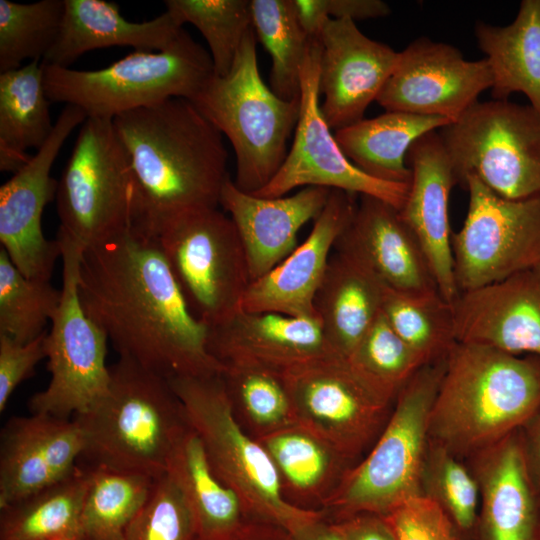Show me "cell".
Returning <instances> with one entry per match:
<instances>
[{
    "label": "cell",
    "instance_id": "cell-1",
    "mask_svg": "<svg viewBox=\"0 0 540 540\" xmlns=\"http://www.w3.org/2000/svg\"><path fill=\"white\" fill-rule=\"evenodd\" d=\"M78 290L84 311L119 357L168 379L225 371L209 352V328L190 310L156 236L132 226L86 248Z\"/></svg>",
    "mask_w": 540,
    "mask_h": 540
},
{
    "label": "cell",
    "instance_id": "cell-2",
    "mask_svg": "<svg viewBox=\"0 0 540 540\" xmlns=\"http://www.w3.org/2000/svg\"><path fill=\"white\" fill-rule=\"evenodd\" d=\"M112 121L134 178L133 227L157 236L179 215L217 208L228 153L223 134L191 101L170 98Z\"/></svg>",
    "mask_w": 540,
    "mask_h": 540
},
{
    "label": "cell",
    "instance_id": "cell-3",
    "mask_svg": "<svg viewBox=\"0 0 540 540\" xmlns=\"http://www.w3.org/2000/svg\"><path fill=\"white\" fill-rule=\"evenodd\" d=\"M539 407L540 357L455 341L431 407L429 442L466 461L520 429Z\"/></svg>",
    "mask_w": 540,
    "mask_h": 540
},
{
    "label": "cell",
    "instance_id": "cell-4",
    "mask_svg": "<svg viewBox=\"0 0 540 540\" xmlns=\"http://www.w3.org/2000/svg\"><path fill=\"white\" fill-rule=\"evenodd\" d=\"M105 394L73 417L84 438L86 466L158 479L189 428L183 405L165 376L119 357Z\"/></svg>",
    "mask_w": 540,
    "mask_h": 540
},
{
    "label": "cell",
    "instance_id": "cell-5",
    "mask_svg": "<svg viewBox=\"0 0 540 540\" xmlns=\"http://www.w3.org/2000/svg\"><path fill=\"white\" fill-rule=\"evenodd\" d=\"M445 357L422 366L401 389L380 435L321 510L326 520L334 522L360 512L385 516L422 495L429 415Z\"/></svg>",
    "mask_w": 540,
    "mask_h": 540
},
{
    "label": "cell",
    "instance_id": "cell-6",
    "mask_svg": "<svg viewBox=\"0 0 540 540\" xmlns=\"http://www.w3.org/2000/svg\"><path fill=\"white\" fill-rule=\"evenodd\" d=\"M256 43L251 28L230 72L214 75L191 101L229 139L236 159L233 182L248 194L264 188L282 166L301 105L300 99L280 98L264 83Z\"/></svg>",
    "mask_w": 540,
    "mask_h": 540
},
{
    "label": "cell",
    "instance_id": "cell-7",
    "mask_svg": "<svg viewBox=\"0 0 540 540\" xmlns=\"http://www.w3.org/2000/svg\"><path fill=\"white\" fill-rule=\"evenodd\" d=\"M51 102L111 119L170 98L193 101L215 75L210 53L182 29L161 51H137L98 70L42 64Z\"/></svg>",
    "mask_w": 540,
    "mask_h": 540
},
{
    "label": "cell",
    "instance_id": "cell-8",
    "mask_svg": "<svg viewBox=\"0 0 540 540\" xmlns=\"http://www.w3.org/2000/svg\"><path fill=\"white\" fill-rule=\"evenodd\" d=\"M169 381L213 471L239 496L252 520L291 532L322 515L286 501L273 461L235 416L221 374L176 376Z\"/></svg>",
    "mask_w": 540,
    "mask_h": 540
},
{
    "label": "cell",
    "instance_id": "cell-9",
    "mask_svg": "<svg viewBox=\"0 0 540 540\" xmlns=\"http://www.w3.org/2000/svg\"><path fill=\"white\" fill-rule=\"evenodd\" d=\"M58 235L83 250L131 228L135 186L111 119L87 117L58 181Z\"/></svg>",
    "mask_w": 540,
    "mask_h": 540
},
{
    "label": "cell",
    "instance_id": "cell-10",
    "mask_svg": "<svg viewBox=\"0 0 540 540\" xmlns=\"http://www.w3.org/2000/svg\"><path fill=\"white\" fill-rule=\"evenodd\" d=\"M439 134L457 185L473 176L507 199L540 195V112L531 105L478 101Z\"/></svg>",
    "mask_w": 540,
    "mask_h": 540
},
{
    "label": "cell",
    "instance_id": "cell-11",
    "mask_svg": "<svg viewBox=\"0 0 540 540\" xmlns=\"http://www.w3.org/2000/svg\"><path fill=\"white\" fill-rule=\"evenodd\" d=\"M156 237L190 310L208 328L241 309L251 279L231 218L217 208L190 211L165 224Z\"/></svg>",
    "mask_w": 540,
    "mask_h": 540
},
{
    "label": "cell",
    "instance_id": "cell-12",
    "mask_svg": "<svg viewBox=\"0 0 540 540\" xmlns=\"http://www.w3.org/2000/svg\"><path fill=\"white\" fill-rule=\"evenodd\" d=\"M63 262L60 304L46 334L47 387L28 401L30 413L69 419L89 410L106 392L108 337L86 314L78 290L80 246L57 236ZM72 417V418H73Z\"/></svg>",
    "mask_w": 540,
    "mask_h": 540
},
{
    "label": "cell",
    "instance_id": "cell-13",
    "mask_svg": "<svg viewBox=\"0 0 540 540\" xmlns=\"http://www.w3.org/2000/svg\"><path fill=\"white\" fill-rule=\"evenodd\" d=\"M467 215L452 233L454 276L459 293L502 281L540 262V195L507 199L476 177Z\"/></svg>",
    "mask_w": 540,
    "mask_h": 540
},
{
    "label": "cell",
    "instance_id": "cell-14",
    "mask_svg": "<svg viewBox=\"0 0 540 540\" xmlns=\"http://www.w3.org/2000/svg\"><path fill=\"white\" fill-rule=\"evenodd\" d=\"M282 376L297 424L355 464L380 435L394 404L374 390L342 356L317 360Z\"/></svg>",
    "mask_w": 540,
    "mask_h": 540
},
{
    "label": "cell",
    "instance_id": "cell-15",
    "mask_svg": "<svg viewBox=\"0 0 540 540\" xmlns=\"http://www.w3.org/2000/svg\"><path fill=\"white\" fill-rule=\"evenodd\" d=\"M321 52L319 39H312L301 70V105L293 143L272 180L252 195L276 198L299 187L317 186L376 197L400 210L409 184L381 181L358 169L324 120L319 105Z\"/></svg>",
    "mask_w": 540,
    "mask_h": 540
},
{
    "label": "cell",
    "instance_id": "cell-16",
    "mask_svg": "<svg viewBox=\"0 0 540 540\" xmlns=\"http://www.w3.org/2000/svg\"><path fill=\"white\" fill-rule=\"evenodd\" d=\"M86 119L81 108L66 105L44 145L0 188L1 247L27 278L50 281L61 256L58 241L43 234L42 214L57 193L58 181L50 176L53 163L67 137Z\"/></svg>",
    "mask_w": 540,
    "mask_h": 540
},
{
    "label": "cell",
    "instance_id": "cell-17",
    "mask_svg": "<svg viewBox=\"0 0 540 540\" xmlns=\"http://www.w3.org/2000/svg\"><path fill=\"white\" fill-rule=\"evenodd\" d=\"M492 83L485 58L468 60L453 45L419 37L399 52L376 101L386 111L438 116L453 123Z\"/></svg>",
    "mask_w": 540,
    "mask_h": 540
},
{
    "label": "cell",
    "instance_id": "cell-18",
    "mask_svg": "<svg viewBox=\"0 0 540 540\" xmlns=\"http://www.w3.org/2000/svg\"><path fill=\"white\" fill-rule=\"evenodd\" d=\"M319 90L324 120L339 130L364 118L390 77L399 52L363 34L356 23L329 19L323 27Z\"/></svg>",
    "mask_w": 540,
    "mask_h": 540
},
{
    "label": "cell",
    "instance_id": "cell-19",
    "mask_svg": "<svg viewBox=\"0 0 540 540\" xmlns=\"http://www.w3.org/2000/svg\"><path fill=\"white\" fill-rule=\"evenodd\" d=\"M357 197L332 189L307 238L271 271L249 284L241 309L317 318L314 298L334 245L354 215Z\"/></svg>",
    "mask_w": 540,
    "mask_h": 540
},
{
    "label": "cell",
    "instance_id": "cell-20",
    "mask_svg": "<svg viewBox=\"0 0 540 540\" xmlns=\"http://www.w3.org/2000/svg\"><path fill=\"white\" fill-rule=\"evenodd\" d=\"M84 449L72 419L30 413L11 417L0 435V509L70 475Z\"/></svg>",
    "mask_w": 540,
    "mask_h": 540
},
{
    "label": "cell",
    "instance_id": "cell-21",
    "mask_svg": "<svg viewBox=\"0 0 540 540\" xmlns=\"http://www.w3.org/2000/svg\"><path fill=\"white\" fill-rule=\"evenodd\" d=\"M452 308L456 341L540 357V262L460 293Z\"/></svg>",
    "mask_w": 540,
    "mask_h": 540
},
{
    "label": "cell",
    "instance_id": "cell-22",
    "mask_svg": "<svg viewBox=\"0 0 540 540\" xmlns=\"http://www.w3.org/2000/svg\"><path fill=\"white\" fill-rule=\"evenodd\" d=\"M406 164L412 178L399 213L419 241L440 295L453 304L460 293L454 276L449 199L457 180L439 130L411 145Z\"/></svg>",
    "mask_w": 540,
    "mask_h": 540
},
{
    "label": "cell",
    "instance_id": "cell-23",
    "mask_svg": "<svg viewBox=\"0 0 540 540\" xmlns=\"http://www.w3.org/2000/svg\"><path fill=\"white\" fill-rule=\"evenodd\" d=\"M208 349L224 366L266 368L283 374L337 354L327 342L317 318L240 309L209 328Z\"/></svg>",
    "mask_w": 540,
    "mask_h": 540
},
{
    "label": "cell",
    "instance_id": "cell-24",
    "mask_svg": "<svg viewBox=\"0 0 540 540\" xmlns=\"http://www.w3.org/2000/svg\"><path fill=\"white\" fill-rule=\"evenodd\" d=\"M334 249L366 266L388 288L408 294L439 292L413 231L391 204L360 195L354 215Z\"/></svg>",
    "mask_w": 540,
    "mask_h": 540
},
{
    "label": "cell",
    "instance_id": "cell-25",
    "mask_svg": "<svg viewBox=\"0 0 540 540\" xmlns=\"http://www.w3.org/2000/svg\"><path fill=\"white\" fill-rule=\"evenodd\" d=\"M465 462L479 488L474 540H540L539 496L525 466L519 429Z\"/></svg>",
    "mask_w": 540,
    "mask_h": 540
},
{
    "label": "cell",
    "instance_id": "cell-26",
    "mask_svg": "<svg viewBox=\"0 0 540 540\" xmlns=\"http://www.w3.org/2000/svg\"><path fill=\"white\" fill-rule=\"evenodd\" d=\"M332 189L309 186L290 196L264 198L226 180L219 204L230 213L247 257L251 282L282 262L298 245L299 230L315 220Z\"/></svg>",
    "mask_w": 540,
    "mask_h": 540
},
{
    "label": "cell",
    "instance_id": "cell-27",
    "mask_svg": "<svg viewBox=\"0 0 540 540\" xmlns=\"http://www.w3.org/2000/svg\"><path fill=\"white\" fill-rule=\"evenodd\" d=\"M182 29L167 11L149 21L132 22L121 15L115 2L64 0L59 34L41 63L69 68L84 53L112 46L161 51Z\"/></svg>",
    "mask_w": 540,
    "mask_h": 540
},
{
    "label": "cell",
    "instance_id": "cell-28",
    "mask_svg": "<svg viewBox=\"0 0 540 540\" xmlns=\"http://www.w3.org/2000/svg\"><path fill=\"white\" fill-rule=\"evenodd\" d=\"M386 286L351 255L333 249L314 298V309L331 348L348 358L381 312Z\"/></svg>",
    "mask_w": 540,
    "mask_h": 540
},
{
    "label": "cell",
    "instance_id": "cell-29",
    "mask_svg": "<svg viewBox=\"0 0 540 540\" xmlns=\"http://www.w3.org/2000/svg\"><path fill=\"white\" fill-rule=\"evenodd\" d=\"M256 439L273 461L284 498L300 509L321 511L355 465L300 424Z\"/></svg>",
    "mask_w": 540,
    "mask_h": 540
},
{
    "label": "cell",
    "instance_id": "cell-30",
    "mask_svg": "<svg viewBox=\"0 0 540 540\" xmlns=\"http://www.w3.org/2000/svg\"><path fill=\"white\" fill-rule=\"evenodd\" d=\"M166 474L192 512L198 540H230L252 521L239 496L213 471L190 425L170 454Z\"/></svg>",
    "mask_w": 540,
    "mask_h": 540
},
{
    "label": "cell",
    "instance_id": "cell-31",
    "mask_svg": "<svg viewBox=\"0 0 540 540\" xmlns=\"http://www.w3.org/2000/svg\"><path fill=\"white\" fill-rule=\"evenodd\" d=\"M474 31L492 73V98L522 93L540 112V0H522L508 25L477 21Z\"/></svg>",
    "mask_w": 540,
    "mask_h": 540
},
{
    "label": "cell",
    "instance_id": "cell-32",
    "mask_svg": "<svg viewBox=\"0 0 540 540\" xmlns=\"http://www.w3.org/2000/svg\"><path fill=\"white\" fill-rule=\"evenodd\" d=\"M452 121L438 116L386 111L335 131L345 156L365 174L390 183L410 184L406 156L421 136L440 130Z\"/></svg>",
    "mask_w": 540,
    "mask_h": 540
},
{
    "label": "cell",
    "instance_id": "cell-33",
    "mask_svg": "<svg viewBox=\"0 0 540 540\" xmlns=\"http://www.w3.org/2000/svg\"><path fill=\"white\" fill-rule=\"evenodd\" d=\"M41 60L0 73V170L17 172L31 157L25 151L40 149L54 124Z\"/></svg>",
    "mask_w": 540,
    "mask_h": 540
},
{
    "label": "cell",
    "instance_id": "cell-34",
    "mask_svg": "<svg viewBox=\"0 0 540 540\" xmlns=\"http://www.w3.org/2000/svg\"><path fill=\"white\" fill-rule=\"evenodd\" d=\"M88 470L78 464L61 481L0 509V540H78Z\"/></svg>",
    "mask_w": 540,
    "mask_h": 540
},
{
    "label": "cell",
    "instance_id": "cell-35",
    "mask_svg": "<svg viewBox=\"0 0 540 540\" xmlns=\"http://www.w3.org/2000/svg\"><path fill=\"white\" fill-rule=\"evenodd\" d=\"M78 540H124L157 479L143 474L90 467Z\"/></svg>",
    "mask_w": 540,
    "mask_h": 540
},
{
    "label": "cell",
    "instance_id": "cell-36",
    "mask_svg": "<svg viewBox=\"0 0 540 540\" xmlns=\"http://www.w3.org/2000/svg\"><path fill=\"white\" fill-rule=\"evenodd\" d=\"M252 28L271 56L270 88L286 101L300 99L301 70L311 40L293 0H250Z\"/></svg>",
    "mask_w": 540,
    "mask_h": 540
},
{
    "label": "cell",
    "instance_id": "cell-37",
    "mask_svg": "<svg viewBox=\"0 0 540 540\" xmlns=\"http://www.w3.org/2000/svg\"><path fill=\"white\" fill-rule=\"evenodd\" d=\"M221 374L233 411L254 438L297 424L283 376L250 365H225Z\"/></svg>",
    "mask_w": 540,
    "mask_h": 540
},
{
    "label": "cell",
    "instance_id": "cell-38",
    "mask_svg": "<svg viewBox=\"0 0 540 540\" xmlns=\"http://www.w3.org/2000/svg\"><path fill=\"white\" fill-rule=\"evenodd\" d=\"M381 311L426 364L445 357L456 341L452 304L439 292L408 294L386 287Z\"/></svg>",
    "mask_w": 540,
    "mask_h": 540
},
{
    "label": "cell",
    "instance_id": "cell-39",
    "mask_svg": "<svg viewBox=\"0 0 540 540\" xmlns=\"http://www.w3.org/2000/svg\"><path fill=\"white\" fill-rule=\"evenodd\" d=\"M166 11L183 26L194 25L206 40L216 76H226L252 28L250 0H166Z\"/></svg>",
    "mask_w": 540,
    "mask_h": 540
},
{
    "label": "cell",
    "instance_id": "cell-40",
    "mask_svg": "<svg viewBox=\"0 0 540 540\" xmlns=\"http://www.w3.org/2000/svg\"><path fill=\"white\" fill-rule=\"evenodd\" d=\"M347 360L374 390L391 403L395 402L412 376L426 365L397 335L382 311Z\"/></svg>",
    "mask_w": 540,
    "mask_h": 540
},
{
    "label": "cell",
    "instance_id": "cell-41",
    "mask_svg": "<svg viewBox=\"0 0 540 540\" xmlns=\"http://www.w3.org/2000/svg\"><path fill=\"white\" fill-rule=\"evenodd\" d=\"M61 300L50 281L25 277L0 248V334L19 343L42 335Z\"/></svg>",
    "mask_w": 540,
    "mask_h": 540
},
{
    "label": "cell",
    "instance_id": "cell-42",
    "mask_svg": "<svg viewBox=\"0 0 540 540\" xmlns=\"http://www.w3.org/2000/svg\"><path fill=\"white\" fill-rule=\"evenodd\" d=\"M63 14L64 0H0V73L21 67L25 59L42 60L57 39Z\"/></svg>",
    "mask_w": 540,
    "mask_h": 540
},
{
    "label": "cell",
    "instance_id": "cell-43",
    "mask_svg": "<svg viewBox=\"0 0 540 540\" xmlns=\"http://www.w3.org/2000/svg\"><path fill=\"white\" fill-rule=\"evenodd\" d=\"M421 494L445 512L460 537L474 540L479 488L465 461L429 442L421 474Z\"/></svg>",
    "mask_w": 540,
    "mask_h": 540
},
{
    "label": "cell",
    "instance_id": "cell-44",
    "mask_svg": "<svg viewBox=\"0 0 540 540\" xmlns=\"http://www.w3.org/2000/svg\"><path fill=\"white\" fill-rule=\"evenodd\" d=\"M124 540H198L192 512L167 475L159 477Z\"/></svg>",
    "mask_w": 540,
    "mask_h": 540
},
{
    "label": "cell",
    "instance_id": "cell-45",
    "mask_svg": "<svg viewBox=\"0 0 540 540\" xmlns=\"http://www.w3.org/2000/svg\"><path fill=\"white\" fill-rule=\"evenodd\" d=\"M385 517L396 540H457L459 536L445 512L423 495L405 501Z\"/></svg>",
    "mask_w": 540,
    "mask_h": 540
},
{
    "label": "cell",
    "instance_id": "cell-46",
    "mask_svg": "<svg viewBox=\"0 0 540 540\" xmlns=\"http://www.w3.org/2000/svg\"><path fill=\"white\" fill-rule=\"evenodd\" d=\"M45 331L38 338L19 343L0 334V412L7 406L16 387L34 373L36 365L46 358Z\"/></svg>",
    "mask_w": 540,
    "mask_h": 540
},
{
    "label": "cell",
    "instance_id": "cell-47",
    "mask_svg": "<svg viewBox=\"0 0 540 540\" xmlns=\"http://www.w3.org/2000/svg\"><path fill=\"white\" fill-rule=\"evenodd\" d=\"M346 540H396L384 515L360 512L331 522Z\"/></svg>",
    "mask_w": 540,
    "mask_h": 540
},
{
    "label": "cell",
    "instance_id": "cell-48",
    "mask_svg": "<svg viewBox=\"0 0 540 540\" xmlns=\"http://www.w3.org/2000/svg\"><path fill=\"white\" fill-rule=\"evenodd\" d=\"M322 12L330 19H345L356 23L385 17L391 13L389 5L382 0H319Z\"/></svg>",
    "mask_w": 540,
    "mask_h": 540
},
{
    "label": "cell",
    "instance_id": "cell-49",
    "mask_svg": "<svg viewBox=\"0 0 540 540\" xmlns=\"http://www.w3.org/2000/svg\"><path fill=\"white\" fill-rule=\"evenodd\" d=\"M525 466L538 496H540V407L519 429Z\"/></svg>",
    "mask_w": 540,
    "mask_h": 540
},
{
    "label": "cell",
    "instance_id": "cell-50",
    "mask_svg": "<svg viewBox=\"0 0 540 540\" xmlns=\"http://www.w3.org/2000/svg\"><path fill=\"white\" fill-rule=\"evenodd\" d=\"M289 533L292 540H346L323 514L300 524Z\"/></svg>",
    "mask_w": 540,
    "mask_h": 540
},
{
    "label": "cell",
    "instance_id": "cell-51",
    "mask_svg": "<svg viewBox=\"0 0 540 540\" xmlns=\"http://www.w3.org/2000/svg\"><path fill=\"white\" fill-rule=\"evenodd\" d=\"M230 540H292L284 528L261 521L252 520Z\"/></svg>",
    "mask_w": 540,
    "mask_h": 540
},
{
    "label": "cell",
    "instance_id": "cell-52",
    "mask_svg": "<svg viewBox=\"0 0 540 540\" xmlns=\"http://www.w3.org/2000/svg\"><path fill=\"white\" fill-rule=\"evenodd\" d=\"M457 540H466V539H464V538L458 536Z\"/></svg>",
    "mask_w": 540,
    "mask_h": 540
},
{
    "label": "cell",
    "instance_id": "cell-53",
    "mask_svg": "<svg viewBox=\"0 0 540 540\" xmlns=\"http://www.w3.org/2000/svg\"><path fill=\"white\" fill-rule=\"evenodd\" d=\"M539 512H540V496H539Z\"/></svg>",
    "mask_w": 540,
    "mask_h": 540
},
{
    "label": "cell",
    "instance_id": "cell-54",
    "mask_svg": "<svg viewBox=\"0 0 540 540\" xmlns=\"http://www.w3.org/2000/svg\"><path fill=\"white\" fill-rule=\"evenodd\" d=\"M70 540H76V539H70Z\"/></svg>",
    "mask_w": 540,
    "mask_h": 540
}]
</instances>
